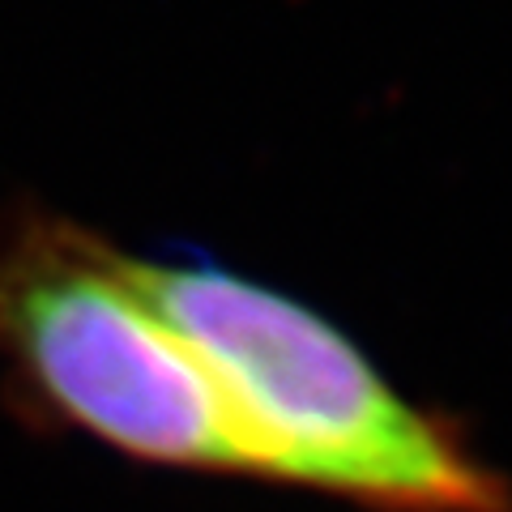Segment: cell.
Here are the masks:
<instances>
[{
	"label": "cell",
	"instance_id": "2",
	"mask_svg": "<svg viewBox=\"0 0 512 512\" xmlns=\"http://www.w3.org/2000/svg\"><path fill=\"white\" fill-rule=\"evenodd\" d=\"M0 359L35 410L150 466L252 474L210 372L128 269L69 218L0 239Z\"/></svg>",
	"mask_w": 512,
	"mask_h": 512
},
{
	"label": "cell",
	"instance_id": "1",
	"mask_svg": "<svg viewBox=\"0 0 512 512\" xmlns=\"http://www.w3.org/2000/svg\"><path fill=\"white\" fill-rule=\"evenodd\" d=\"M128 269L210 372L256 478L376 512H508L504 478L316 308L214 261L128 256Z\"/></svg>",
	"mask_w": 512,
	"mask_h": 512
}]
</instances>
